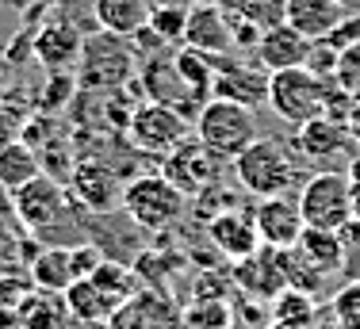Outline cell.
Returning a JSON list of instances; mask_svg holds the SVG:
<instances>
[{"label": "cell", "instance_id": "1", "mask_svg": "<svg viewBox=\"0 0 360 329\" xmlns=\"http://www.w3.org/2000/svg\"><path fill=\"white\" fill-rule=\"evenodd\" d=\"M234 176L257 199L272 195H299V188L307 184L303 176V157L295 153V146H288L284 138H257L250 150L234 161Z\"/></svg>", "mask_w": 360, "mask_h": 329}, {"label": "cell", "instance_id": "2", "mask_svg": "<svg viewBox=\"0 0 360 329\" xmlns=\"http://www.w3.org/2000/svg\"><path fill=\"white\" fill-rule=\"evenodd\" d=\"M134 69H139V54H134L131 39L89 31L81 58H77V89L92 92V96H111L134 81Z\"/></svg>", "mask_w": 360, "mask_h": 329}, {"label": "cell", "instance_id": "3", "mask_svg": "<svg viewBox=\"0 0 360 329\" xmlns=\"http://www.w3.org/2000/svg\"><path fill=\"white\" fill-rule=\"evenodd\" d=\"M192 131H195V138L203 142V150H207L211 157L230 161V164H234L257 138H261L257 134V119H253L250 108L230 103V100H219V96H211L200 108Z\"/></svg>", "mask_w": 360, "mask_h": 329}, {"label": "cell", "instance_id": "4", "mask_svg": "<svg viewBox=\"0 0 360 329\" xmlns=\"http://www.w3.org/2000/svg\"><path fill=\"white\" fill-rule=\"evenodd\" d=\"M188 195L176 192L165 176H153V172H142V176H131L123 188V211L127 219L134 222L146 233H165L173 230L180 219H184Z\"/></svg>", "mask_w": 360, "mask_h": 329}, {"label": "cell", "instance_id": "5", "mask_svg": "<svg viewBox=\"0 0 360 329\" xmlns=\"http://www.w3.org/2000/svg\"><path fill=\"white\" fill-rule=\"evenodd\" d=\"M299 211L311 230L341 233L353 222V180L349 172L326 169L307 176V184L299 188Z\"/></svg>", "mask_w": 360, "mask_h": 329}, {"label": "cell", "instance_id": "6", "mask_svg": "<svg viewBox=\"0 0 360 329\" xmlns=\"http://www.w3.org/2000/svg\"><path fill=\"white\" fill-rule=\"evenodd\" d=\"M326 89H330V77L311 73L307 65L269 73V108L288 127H307L311 119L326 115Z\"/></svg>", "mask_w": 360, "mask_h": 329}, {"label": "cell", "instance_id": "7", "mask_svg": "<svg viewBox=\"0 0 360 329\" xmlns=\"http://www.w3.org/2000/svg\"><path fill=\"white\" fill-rule=\"evenodd\" d=\"M127 134H131L134 150L169 157L180 142H188V119L180 115V111L165 108V103H150V100H146L142 108H134Z\"/></svg>", "mask_w": 360, "mask_h": 329}, {"label": "cell", "instance_id": "8", "mask_svg": "<svg viewBox=\"0 0 360 329\" xmlns=\"http://www.w3.org/2000/svg\"><path fill=\"white\" fill-rule=\"evenodd\" d=\"M161 176H165L176 192L195 199V195L207 192L211 184H219V161L203 150L200 138H192V142H180L176 150L161 161Z\"/></svg>", "mask_w": 360, "mask_h": 329}, {"label": "cell", "instance_id": "9", "mask_svg": "<svg viewBox=\"0 0 360 329\" xmlns=\"http://www.w3.org/2000/svg\"><path fill=\"white\" fill-rule=\"evenodd\" d=\"M253 222H257V233H261V245H269V249H295L299 238L307 233L303 211H299V195L257 199Z\"/></svg>", "mask_w": 360, "mask_h": 329}, {"label": "cell", "instance_id": "10", "mask_svg": "<svg viewBox=\"0 0 360 329\" xmlns=\"http://www.w3.org/2000/svg\"><path fill=\"white\" fill-rule=\"evenodd\" d=\"M65 192H62V184H58L54 176H35L27 188H20V192L12 195V211L20 214V222L27 226L31 233H42V230H50L58 219L65 214Z\"/></svg>", "mask_w": 360, "mask_h": 329}, {"label": "cell", "instance_id": "11", "mask_svg": "<svg viewBox=\"0 0 360 329\" xmlns=\"http://www.w3.org/2000/svg\"><path fill=\"white\" fill-rule=\"evenodd\" d=\"M184 46L200 50L207 58H230L234 54V31H230V15L219 4H192L184 23Z\"/></svg>", "mask_w": 360, "mask_h": 329}, {"label": "cell", "instance_id": "12", "mask_svg": "<svg viewBox=\"0 0 360 329\" xmlns=\"http://www.w3.org/2000/svg\"><path fill=\"white\" fill-rule=\"evenodd\" d=\"M142 89L146 96H150V103H165V108L180 111V115L188 119V123H195V115H200L203 103L188 92L184 77L176 73L173 58H150V62H142Z\"/></svg>", "mask_w": 360, "mask_h": 329}, {"label": "cell", "instance_id": "13", "mask_svg": "<svg viewBox=\"0 0 360 329\" xmlns=\"http://www.w3.org/2000/svg\"><path fill=\"white\" fill-rule=\"evenodd\" d=\"M81 46H84V31L73 20H65V15L35 27V62L46 73H65L70 65H77Z\"/></svg>", "mask_w": 360, "mask_h": 329}, {"label": "cell", "instance_id": "14", "mask_svg": "<svg viewBox=\"0 0 360 329\" xmlns=\"http://www.w3.org/2000/svg\"><path fill=\"white\" fill-rule=\"evenodd\" d=\"M123 188L119 184V172H111L100 161H77L70 172V195L89 211H111V207H123Z\"/></svg>", "mask_w": 360, "mask_h": 329}, {"label": "cell", "instance_id": "15", "mask_svg": "<svg viewBox=\"0 0 360 329\" xmlns=\"http://www.w3.org/2000/svg\"><path fill=\"white\" fill-rule=\"evenodd\" d=\"M284 253L288 249H269L261 245L253 257L238 261L234 268V283L245 288L250 299H276L288 288V268H284Z\"/></svg>", "mask_w": 360, "mask_h": 329}, {"label": "cell", "instance_id": "16", "mask_svg": "<svg viewBox=\"0 0 360 329\" xmlns=\"http://www.w3.org/2000/svg\"><path fill=\"white\" fill-rule=\"evenodd\" d=\"M211 96L242 103V108L253 111V108H261V103H269V73L234 62V54L219 58L215 62V92H211Z\"/></svg>", "mask_w": 360, "mask_h": 329}, {"label": "cell", "instance_id": "17", "mask_svg": "<svg viewBox=\"0 0 360 329\" xmlns=\"http://www.w3.org/2000/svg\"><path fill=\"white\" fill-rule=\"evenodd\" d=\"M207 238L226 261H245L261 249V233H257L253 214H245L242 207H230V211L207 219Z\"/></svg>", "mask_w": 360, "mask_h": 329}, {"label": "cell", "instance_id": "18", "mask_svg": "<svg viewBox=\"0 0 360 329\" xmlns=\"http://www.w3.org/2000/svg\"><path fill=\"white\" fill-rule=\"evenodd\" d=\"M311 58V39L299 34L291 23H276L261 34L257 42V62L264 73H284V69H299Z\"/></svg>", "mask_w": 360, "mask_h": 329}, {"label": "cell", "instance_id": "19", "mask_svg": "<svg viewBox=\"0 0 360 329\" xmlns=\"http://www.w3.org/2000/svg\"><path fill=\"white\" fill-rule=\"evenodd\" d=\"M345 15H349V8H341L338 0H284V23H291L311 42L330 39Z\"/></svg>", "mask_w": 360, "mask_h": 329}, {"label": "cell", "instance_id": "20", "mask_svg": "<svg viewBox=\"0 0 360 329\" xmlns=\"http://www.w3.org/2000/svg\"><path fill=\"white\" fill-rule=\"evenodd\" d=\"M345 138H349V127H338V119H311L307 127H295V153L303 161H314V164H326L333 161L341 150H345Z\"/></svg>", "mask_w": 360, "mask_h": 329}, {"label": "cell", "instance_id": "21", "mask_svg": "<svg viewBox=\"0 0 360 329\" xmlns=\"http://www.w3.org/2000/svg\"><path fill=\"white\" fill-rule=\"evenodd\" d=\"M153 15L150 0H92V20L100 31L119 34V39H134Z\"/></svg>", "mask_w": 360, "mask_h": 329}, {"label": "cell", "instance_id": "22", "mask_svg": "<svg viewBox=\"0 0 360 329\" xmlns=\"http://www.w3.org/2000/svg\"><path fill=\"white\" fill-rule=\"evenodd\" d=\"M77 283V264H73V249L62 245H46L31 257V288L39 291H54V295H65Z\"/></svg>", "mask_w": 360, "mask_h": 329}, {"label": "cell", "instance_id": "23", "mask_svg": "<svg viewBox=\"0 0 360 329\" xmlns=\"http://www.w3.org/2000/svg\"><path fill=\"white\" fill-rule=\"evenodd\" d=\"M65 307H70L73 322H81L84 329L100 325V322H111L115 310L123 307L119 299H111L96 280H77L70 291H65Z\"/></svg>", "mask_w": 360, "mask_h": 329}, {"label": "cell", "instance_id": "24", "mask_svg": "<svg viewBox=\"0 0 360 329\" xmlns=\"http://www.w3.org/2000/svg\"><path fill=\"white\" fill-rule=\"evenodd\" d=\"M15 310H20L23 329H70V322H73L70 307H65V295L39 291V288H31Z\"/></svg>", "mask_w": 360, "mask_h": 329}, {"label": "cell", "instance_id": "25", "mask_svg": "<svg viewBox=\"0 0 360 329\" xmlns=\"http://www.w3.org/2000/svg\"><path fill=\"white\" fill-rule=\"evenodd\" d=\"M35 176H42V157L39 150H31L27 142H4L0 146V188L8 195H15L20 188H27Z\"/></svg>", "mask_w": 360, "mask_h": 329}, {"label": "cell", "instance_id": "26", "mask_svg": "<svg viewBox=\"0 0 360 329\" xmlns=\"http://www.w3.org/2000/svg\"><path fill=\"white\" fill-rule=\"evenodd\" d=\"M295 249L314 268H319L322 276H330V280L349 268V249H345V241H341V233H326V230H311V226H307V233L299 238Z\"/></svg>", "mask_w": 360, "mask_h": 329}, {"label": "cell", "instance_id": "27", "mask_svg": "<svg viewBox=\"0 0 360 329\" xmlns=\"http://www.w3.org/2000/svg\"><path fill=\"white\" fill-rule=\"evenodd\" d=\"M319 322V307L307 291L284 288L276 299H272V325H284V329H314Z\"/></svg>", "mask_w": 360, "mask_h": 329}, {"label": "cell", "instance_id": "28", "mask_svg": "<svg viewBox=\"0 0 360 329\" xmlns=\"http://www.w3.org/2000/svg\"><path fill=\"white\" fill-rule=\"evenodd\" d=\"M184 23H188V8L180 0H165V4H153L150 15V31L158 34L165 46H184Z\"/></svg>", "mask_w": 360, "mask_h": 329}, {"label": "cell", "instance_id": "29", "mask_svg": "<svg viewBox=\"0 0 360 329\" xmlns=\"http://www.w3.org/2000/svg\"><path fill=\"white\" fill-rule=\"evenodd\" d=\"M219 8H226V12L238 15V20L257 23L261 31L284 23V0H222Z\"/></svg>", "mask_w": 360, "mask_h": 329}, {"label": "cell", "instance_id": "30", "mask_svg": "<svg viewBox=\"0 0 360 329\" xmlns=\"http://www.w3.org/2000/svg\"><path fill=\"white\" fill-rule=\"evenodd\" d=\"M284 268H288V288L307 291L311 299L322 295V291L330 288V276H322L319 268H314L303 253H299V249H288V253H284Z\"/></svg>", "mask_w": 360, "mask_h": 329}, {"label": "cell", "instance_id": "31", "mask_svg": "<svg viewBox=\"0 0 360 329\" xmlns=\"http://www.w3.org/2000/svg\"><path fill=\"white\" fill-rule=\"evenodd\" d=\"M234 325V314H230L226 302L215 299H195L192 307L184 310V329H230Z\"/></svg>", "mask_w": 360, "mask_h": 329}, {"label": "cell", "instance_id": "32", "mask_svg": "<svg viewBox=\"0 0 360 329\" xmlns=\"http://www.w3.org/2000/svg\"><path fill=\"white\" fill-rule=\"evenodd\" d=\"M330 318H333L338 329H360V280H353V283H345V288L333 291Z\"/></svg>", "mask_w": 360, "mask_h": 329}, {"label": "cell", "instance_id": "33", "mask_svg": "<svg viewBox=\"0 0 360 329\" xmlns=\"http://www.w3.org/2000/svg\"><path fill=\"white\" fill-rule=\"evenodd\" d=\"M77 92V77H65V73H50L46 89L39 96V108L42 111H62V103H70Z\"/></svg>", "mask_w": 360, "mask_h": 329}, {"label": "cell", "instance_id": "34", "mask_svg": "<svg viewBox=\"0 0 360 329\" xmlns=\"http://www.w3.org/2000/svg\"><path fill=\"white\" fill-rule=\"evenodd\" d=\"M333 81H338L341 89H345L349 96H353V100H360V46L341 50V58H338V73H333Z\"/></svg>", "mask_w": 360, "mask_h": 329}, {"label": "cell", "instance_id": "35", "mask_svg": "<svg viewBox=\"0 0 360 329\" xmlns=\"http://www.w3.org/2000/svg\"><path fill=\"white\" fill-rule=\"evenodd\" d=\"M27 127V111L15 108V103H0V146L4 142H15Z\"/></svg>", "mask_w": 360, "mask_h": 329}, {"label": "cell", "instance_id": "36", "mask_svg": "<svg viewBox=\"0 0 360 329\" xmlns=\"http://www.w3.org/2000/svg\"><path fill=\"white\" fill-rule=\"evenodd\" d=\"M326 42H330L338 54H341V50H349V46H360V12H349L345 20L338 23V31H333Z\"/></svg>", "mask_w": 360, "mask_h": 329}, {"label": "cell", "instance_id": "37", "mask_svg": "<svg viewBox=\"0 0 360 329\" xmlns=\"http://www.w3.org/2000/svg\"><path fill=\"white\" fill-rule=\"evenodd\" d=\"M73 264H77V280H89V276H96V268L104 264V257H100V249H92V245H77L73 249Z\"/></svg>", "mask_w": 360, "mask_h": 329}, {"label": "cell", "instance_id": "38", "mask_svg": "<svg viewBox=\"0 0 360 329\" xmlns=\"http://www.w3.org/2000/svg\"><path fill=\"white\" fill-rule=\"evenodd\" d=\"M58 0H20V12H23V20H42V12H50Z\"/></svg>", "mask_w": 360, "mask_h": 329}, {"label": "cell", "instance_id": "39", "mask_svg": "<svg viewBox=\"0 0 360 329\" xmlns=\"http://www.w3.org/2000/svg\"><path fill=\"white\" fill-rule=\"evenodd\" d=\"M0 329H23V325H20V310L8 307V302L0 307Z\"/></svg>", "mask_w": 360, "mask_h": 329}, {"label": "cell", "instance_id": "40", "mask_svg": "<svg viewBox=\"0 0 360 329\" xmlns=\"http://www.w3.org/2000/svg\"><path fill=\"white\" fill-rule=\"evenodd\" d=\"M353 222L360 226V184H353Z\"/></svg>", "mask_w": 360, "mask_h": 329}, {"label": "cell", "instance_id": "41", "mask_svg": "<svg viewBox=\"0 0 360 329\" xmlns=\"http://www.w3.org/2000/svg\"><path fill=\"white\" fill-rule=\"evenodd\" d=\"M338 4H341V8H349V12H360V8H356V0H338Z\"/></svg>", "mask_w": 360, "mask_h": 329}, {"label": "cell", "instance_id": "42", "mask_svg": "<svg viewBox=\"0 0 360 329\" xmlns=\"http://www.w3.org/2000/svg\"><path fill=\"white\" fill-rule=\"evenodd\" d=\"M269 329H284V325H269Z\"/></svg>", "mask_w": 360, "mask_h": 329}, {"label": "cell", "instance_id": "43", "mask_svg": "<svg viewBox=\"0 0 360 329\" xmlns=\"http://www.w3.org/2000/svg\"><path fill=\"white\" fill-rule=\"evenodd\" d=\"M0 62H4V54H0Z\"/></svg>", "mask_w": 360, "mask_h": 329}, {"label": "cell", "instance_id": "44", "mask_svg": "<svg viewBox=\"0 0 360 329\" xmlns=\"http://www.w3.org/2000/svg\"><path fill=\"white\" fill-rule=\"evenodd\" d=\"M356 8H360V0H356Z\"/></svg>", "mask_w": 360, "mask_h": 329}]
</instances>
